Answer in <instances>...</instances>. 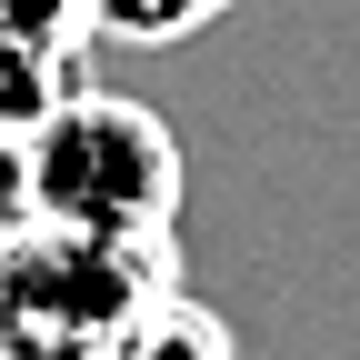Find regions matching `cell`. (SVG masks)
I'll return each mask as SVG.
<instances>
[{"label":"cell","instance_id":"1","mask_svg":"<svg viewBox=\"0 0 360 360\" xmlns=\"http://www.w3.org/2000/svg\"><path fill=\"white\" fill-rule=\"evenodd\" d=\"M30 220L51 231H101V240H170L180 210V141L170 120L120 101V90H80L30 130Z\"/></svg>","mask_w":360,"mask_h":360},{"label":"cell","instance_id":"2","mask_svg":"<svg viewBox=\"0 0 360 360\" xmlns=\"http://www.w3.org/2000/svg\"><path fill=\"white\" fill-rule=\"evenodd\" d=\"M170 290V240H101L30 220L0 240V340H130V321Z\"/></svg>","mask_w":360,"mask_h":360},{"label":"cell","instance_id":"3","mask_svg":"<svg viewBox=\"0 0 360 360\" xmlns=\"http://www.w3.org/2000/svg\"><path fill=\"white\" fill-rule=\"evenodd\" d=\"M70 80H80L70 51H40V40H11V30H0V141H30V130L70 101Z\"/></svg>","mask_w":360,"mask_h":360},{"label":"cell","instance_id":"4","mask_svg":"<svg viewBox=\"0 0 360 360\" xmlns=\"http://www.w3.org/2000/svg\"><path fill=\"white\" fill-rule=\"evenodd\" d=\"M120 360H240V350H231V330H220L200 300H170V290H160L141 321H130Z\"/></svg>","mask_w":360,"mask_h":360},{"label":"cell","instance_id":"5","mask_svg":"<svg viewBox=\"0 0 360 360\" xmlns=\"http://www.w3.org/2000/svg\"><path fill=\"white\" fill-rule=\"evenodd\" d=\"M220 0H90V30L110 40H191Z\"/></svg>","mask_w":360,"mask_h":360},{"label":"cell","instance_id":"6","mask_svg":"<svg viewBox=\"0 0 360 360\" xmlns=\"http://www.w3.org/2000/svg\"><path fill=\"white\" fill-rule=\"evenodd\" d=\"M0 30L11 40H40V51H70L90 40V0H0Z\"/></svg>","mask_w":360,"mask_h":360},{"label":"cell","instance_id":"7","mask_svg":"<svg viewBox=\"0 0 360 360\" xmlns=\"http://www.w3.org/2000/svg\"><path fill=\"white\" fill-rule=\"evenodd\" d=\"M20 231H30V150L0 141V240H20Z\"/></svg>","mask_w":360,"mask_h":360}]
</instances>
